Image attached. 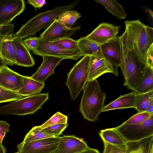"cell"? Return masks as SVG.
<instances>
[{
  "instance_id": "obj_31",
  "label": "cell",
  "mask_w": 153,
  "mask_h": 153,
  "mask_svg": "<svg viewBox=\"0 0 153 153\" xmlns=\"http://www.w3.org/2000/svg\"><path fill=\"white\" fill-rule=\"evenodd\" d=\"M52 42L65 50H79L77 40H74L70 37L64 38Z\"/></svg>"
},
{
  "instance_id": "obj_14",
  "label": "cell",
  "mask_w": 153,
  "mask_h": 153,
  "mask_svg": "<svg viewBox=\"0 0 153 153\" xmlns=\"http://www.w3.org/2000/svg\"><path fill=\"white\" fill-rule=\"evenodd\" d=\"M111 73L118 75V69H116L104 57L98 58L91 56L88 70V81L96 79L106 73Z\"/></svg>"
},
{
  "instance_id": "obj_28",
  "label": "cell",
  "mask_w": 153,
  "mask_h": 153,
  "mask_svg": "<svg viewBox=\"0 0 153 153\" xmlns=\"http://www.w3.org/2000/svg\"><path fill=\"white\" fill-rule=\"evenodd\" d=\"M81 16V13L77 11L69 10L61 13L56 19L59 22L67 28L70 29Z\"/></svg>"
},
{
  "instance_id": "obj_33",
  "label": "cell",
  "mask_w": 153,
  "mask_h": 153,
  "mask_svg": "<svg viewBox=\"0 0 153 153\" xmlns=\"http://www.w3.org/2000/svg\"><path fill=\"white\" fill-rule=\"evenodd\" d=\"M68 117L62 113H55L48 120L40 126L42 129L51 125L59 123H67Z\"/></svg>"
},
{
  "instance_id": "obj_19",
  "label": "cell",
  "mask_w": 153,
  "mask_h": 153,
  "mask_svg": "<svg viewBox=\"0 0 153 153\" xmlns=\"http://www.w3.org/2000/svg\"><path fill=\"white\" fill-rule=\"evenodd\" d=\"M77 41L79 50L83 56L88 55L98 58L104 57L100 45L85 37L80 38Z\"/></svg>"
},
{
  "instance_id": "obj_8",
  "label": "cell",
  "mask_w": 153,
  "mask_h": 153,
  "mask_svg": "<svg viewBox=\"0 0 153 153\" xmlns=\"http://www.w3.org/2000/svg\"><path fill=\"white\" fill-rule=\"evenodd\" d=\"M33 53L42 56H51L57 57L63 60L72 59L77 60L83 56L79 50H65L52 42L45 41L38 37L36 47L32 51Z\"/></svg>"
},
{
  "instance_id": "obj_46",
  "label": "cell",
  "mask_w": 153,
  "mask_h": 153,
  "mask_svg": "<svg viewBox=\"0 0 153 153\" xmlns=\"http://www.w3.org/2000/svg\"><path fill=\"white\" fill-rule=\"evenodd\" d=\"M3 42H0V58L1 59H2V60H3V59H2L1 56V47H2Z\"/></svg>"
},
{
  "instance_id": "obj_6",
  "label": "cell",
  "mask_w": 153,
  "mask_h": 153,
  "mask_svg": "<svg viewBox=\"0 0 153 153\" xmlns=\"http://www.w3.org/2000/svg\"><path fill=\"white\" fill-rule=\"evenodd\" d=\"M91 56H85L67 74L65 85L68 88L72 100H75L88 81V70Z\"/></svg>"
},
{
  "instance_id": "obj_45",
  "label": "cell",
  "mask_w": 153,
  "mask_h": 153,
  "mask_svg": "<svg viewBox=\"0 0 153 153\" xmlns=\"http://www.w3.org/2000/svg\"><path fill=\"white\" fill-rule=\"evenodd\" d=\"M0 153H6V150L2 144H0Z\"/></svg>"
},
{
  "instance_id": "obj_21",
  "label": "cell",
  "mask_w": 153,
  "mask_h": 153,
  "mask_svg": "<svg viewBox=\"0 0 153 153\" xmlns=\"http://www.w3.org/2000/svg\"><path fill=\"white\" fill-rule=\"evenodd\" d=\"M99 135L104 143L126 149L127 142L114 128L102 130Z\"/></svg>"
},
{
  "instance_id": "obj_29",
  "label": "cell",
  "mask_w": 153,
  "mask_h": 153,
  "mask_svg": "<svg viewBox=\"0 0 153 153\" xmlns=\"http://www.w3.org/2000/svg\"><path fill=\"white\" fill-rule=\"evenodd\" d=\"M40 126L33 127L26 134L23 142H26L39 140L43 138L52 137L42 131Z\"/></svg>"
},
{
  "instance_id": "obj_44",
  "label": "cell",
  "mask_w": 153,
  "mask_h": 153,
  "mask_svg": "<svg viewBox=\"0 0 153 153\" xmlns=\"http://www.w3.org/2000/svg\"><path fill=\"white\" fill-rule=\"evenodd\" d=\"M6 134V133L5 132L0 130V144H2L3 139L5 136Z\"/></svg>"
},
{
  "instance_id": "obj_35",
  "label": "cell",
  "mask_w": 153,
  "mask_h": 153,
  "mask_svg": "<svg viewBox=\"0 0 153 153\" xmlns=\"http://www.w3.org/2000/svg\"><path fill=\"white\" fill-rule=\"evenodd\" d=\"M14 27V25L10 23L5 25H0V42H3L9 34L13 33Z\"/></svg>"
},
{
  "instance_id": "obj_36",
  "label": "cell",
  "mask_w": 153,
  "mask_h": 153,
  "mask_svg": "<svg viewBox=\"0 0 153 153\" xmlns=\"http://www.w3.org/2000/svg\"><path fill=\"white\" fill-rule=\"evenodd\" d=\"M38 40V37H29L23 40V42L30 51H33L36 48Z\"/></svg>"
},
{
  "instance_id": "obj_18",
  "label": "cell",
  "mask_w": 153,
  "mask_h": 153,
  "mask_svg": "<svg viewBox=\"0 0 153 153\" xmlns=\"http://www.w3.org/2000/svg\"><path fill=\"white\" fill-rule=\"evenodd\" d=\"M12 43L15 51L16 65L26 67L33 66L35 61L22 39L13 36Z\"/></svg>"
},
{
  "instance_id": "obj_26",
  "label": "cell",
  "mask_w": 153,
  "mask_h": 153,
  "mask_svg": "<svg viewBox=\"0 0 153 153\" xmlns=\"http://www.w3.org/2000/svg\"><path fill=\"white\" fill-rule=\"evenodd\" d=\"M102 4L112 15L120 19H124L126 13L122 5L115 0H95Z\"/></svg>"
},
{
  "instance_id": "obj_32",
  "label": "cell",
  "mask_w": 153,
  "mask_h": 153,
  "mask_svg": "<svg viewBox=\"0 0 153 153\" xmlns=\"http://www.w3.org/2000/svg\"><path fill=\"white\" fill-rule=\"evenodd\" d=\"M67 123H59L51 125L42 129L44 132L53 137H58L68 126Z\"/></svg>"
},
{
  "instance_id": "obj_42",
  "label": "cell",
  "mask_w": 153,
  "mask_h": 153,
  "mask_svg": "<svg viewBox=\"0 0 153 153\" xmlns=\"http://www.w3.org/2000/svg\"><path fill=\"white\" fill-rule=\"evenodd\" d=\"M146 111L151 114H153V100L150 101Z\"/></svg>"
},
{
  "instance_id": "obj_37",
  "label": "cell",
  "mask_w": 153,
  "mask_h": 153,
  "mask_svg": "<svg viewBox=\"0 0 153 153\" xmlns=\"http://www.w3.org/2000/svg\"><path fill=\"white\" fill-rule=\"evenodd\" d=\"M153 44L149 49L147 53L146 64V66L153 68Z\"/></svg>"
},
{
  "instance_id": "obj_5",
  "label": "cell",
  "mask_w": 153,
  "mask_h": 153,
  "mask_svg": "<svg viewBox=\"0 0 153 153\" xmlns=\"http://www.w3.org/2000/svg\"><path fill=\"white\" fill-rule=\"evenodd\" d=\"M48 99V93L26 97L0 106V114L21 116L33 114L40 109Z\"/></svg>"
},
{
  "instance_id": "obj_24",
  "label": "cell",
  "mask_w": 153,
  "mask_h": 153,
  "mask_svg": "<svg viewBox=\"0 0 153 153\" xmlns=\"http://www.w3.org/2000/svg\"><path fill=\"white\" fill-rule=\"evenodd\" d=\"M13 34H9L4 39L1 51L2 59L10 65H16L15 51L12 43Z\"/></svg>"
},
{
  "instance_id": "obj_10",
  "label": "cell",
  "mask_w": 153,
  "mask_h": 153,
  "mask_svg": "<svg viewBox=\"0 0 153 153\" xmlns=\"http://www.w3.org/2000/svg\"><path fill=\"white\" fill-rule=\"evenodd\" d=\"M80 26L68 28L55 19L47 28L42 33L39 38L43 40L53 42L62 39L69 38L79 30Z\"/></svg>"
},
{
  "instance_id": "obj_17",
  "label": "cell",
  "mask_w": 153,
  "mask_h": 153,
  "mask_svg": "<svg viewBox=\"0 0 153 153\" xmlns=\"http://www.w3.org/2000/svg\"><path fill=\"white\" fill-rule=\"evenodd\" d=\"M41 65L36 71L30 77L42 83L48 77L55 73L54 69L62 59L60 58L51 56H44Z\"/></svg>"
},
{
  "instance_id": "obj_23",
  "label": "cell",
  "mask_w": 153,
  "mask_h": 153,
  "mask_svg": "<svg viewBox=\"0 0 153 153\" xmlns=\"http://www.w3.org/2000/svg\"><path fill=\"white\" fill-rule=\"evenodd\" d=\"M23 80V87L17 92L24 97L40 93L45 86V83L37 81L30 77L24 76Z\"/></svg>"
},
{
  "instance_id": "obj_4",
  "label": "cell",
  "mask_w": 153,
  "mask_h": 153,
  "mask_svg": "<svg viewBox=\"0 0 153 153\" xmlns=\"http://www.w3.org/2000/svg\"><path fill=\"white\" fill-rule=\"evenodd\" d=\"M79 3L77 0L69 5L40 13L29 20L13 36L22 39L34 35L40 30L48 27L61 13L73 9Z\"/></svg>"
},
{
  "instance_id": "obj_2",
  "label": "cell",
  "mask_w": 153,
  "mask_h": 153,
  "mask_svg": "<svg viewBox=\"0 0 153 153\" xmlns=\"http://www.w3.org/2000/svg\"><path fill=\"white\" fill-rule=\"evenodd\" d=\"M83 90L79 111L85 119L95 121L104 107L106 94L101 91L96 79L88 81Z\"/></svg>"
},
{
  "instance_id": "obj_13",
  "label": "cell",
  "mask_w": 153,
  "mask_h": 153,
  "mask_svg": "<svg viewBox=\"0 0 153 153\" xmlns=\"http://www.w3.org/2000/svg\"><path fill=\"white\" fill-rule=\"evenodd\" d=\"M89 146L85 142L74 135L59 137L58 145L52 153H79Z\"/></svg>"
},
{
  "instance_id": "obj_27",
  "label": "cell",
  "mask_w": 153,
  "mask_h": 153,
  "mask_svg": "<svg viewBox=\"0 0 153 153\" xmlns=\"http://www.w3.org/2000/svg\"><path fill=\"white\" fill-rule=\"evenodd\" d=\"M153 100V91L136 94L134 108L138 112L146 111L150 101Z\"/></svg>"
},
{
  "instance_id": "obj_39",
  "label": "cell",
  "mask_w": 153,
  "mask_h": 153,
  "mask_svg": "<svg viewBox=\"0 0 153 153\" xmlns=\"http://www.w3.org/2000/svg\"><path fill=\"white\" fill-rule=\"evenodd\" d=\"M110 145V153H126V149Z\"/></svg>"
},
{
  "instance_id": "obj_40",
  "label": "cell",
  "mask_w": 153,
  "mask_h": 153,
  "mask_svg": "<svg viewBox=\"0 0 153 153\" xmlns=\"http://www.w3.org/2000/svg\"><path fill=\"white\" fill-rule=\"evenodd\" d=\"M10 126V124L7 122L3 120H0V130L6 133L9 131Z\"/></svg>"
},
{
  "instance_id": "obj_1",
  "label": "cell",
  "mask_w": 153,
  "mask_h": 153,
  "mask_svg": "<svg viewBox=\"0 0 153 153\" xmlns=\"http://www.w3.org/2000/svg\"><path fill=\"white\" fill-rule=\"evenodd\" d=\"M120 38L121 51L120 67L124 77L123 85L133 91L142 77L146 64L138 56L125 30Z\"/></svg>"
},
{
  "instance_id": "obj_49",
  "label": "cell",
  "mask_w": 153,
  "mask_h": 153,
  "mask_svg": "<svg viewBox=\"0 0 153 153\" xmlns=\"http://www.w3.org/2000/svg\"><path fill=\"white\" fill-rule=\"evenodd\" d=\"M15 153H19V152H15Z\"/></svg>"
},
{
  "instance_id": "obj_11",
  "label": "cell",
  "mask_w": 153,
  "mask_h": 153,
  "mask_svg": "<svg viewBox=\"0 0 153 153\" xmlns=\"http://www.w3.org/2000/svg\"><path fill=\"white\" fill-rule=\"evenodd\" d=\"M23 0H0V25L10 24L24 10Z\"/></svg>"
},
{
  "instance_id": "obj_43",
  "label": "cell",
  "mask_w": 153,
  "mask_h": 153,
  "mask_svg": "<svg viewBox=\"0 0 153 153\" xmlns=\"http://www.w3.org/2000/svg\"><path fill=\"white\" fill-rule=\"evenodd\" d=\"M104 149L103 153H110V145L106 143H104Z\"/></svg>"
},
{
  "instance_id": "obj_16",
  "label": "cell",
  "mask_w": 153,
  "mask_h": 153,
  "mask_svg": "<svg viewBox=\"0 0 153 153\" xmlns=\"http://www.w3.org/2000/svg\"><path fill=\"white\" fill-rule=\"evenodd\" d=\"M103 57L116 69L120 67L121 51L120 36L100 45Z\"/></svg>"
},
{
  "instance_id": "obj_22",
  "label": "cell",
  "mask_w": 153,
  "mask_h": 153,
  "mask_svg": "<svg viewBox=\"0 0 153 153\" xmlns=\"http://www.w3.org/2000/svg\"><path fill=\"white\" fill-rule=\"evenodd\" d=\"M153 135L136 141L127 142L126 153H149Z\"/></svg>"
},
{
  "instance_id": "obj_47",
  "label": "cell",
  "mask_w": 153,
  "mask_h": 153,
  "mask_svg": "<svg viewBox=\"0 0 153 153\" xmlns=\"http://www.w3.org/2000/svg\"><path fill=\"white\" fill-rule=\"evenodd\" d=\"M148 11L149 12V13L151 15V17L152 18V19H153V11H152L151 10V9H149V10H148Z\"/></svg>"
},
{
  "instance_id": "obj_3",
  "label": "cell",
  "mask_w": 153,
  "mask_h": 153,
  "mask_svg": "<svg viewBox=\"0 0 153 153\" xmlns=\"http://www.w3.org/2000/svg\"><path fill=\"white\" fill-rule=\"evenodd\" d=\"M125 30L135 51L140 60L146 63L147 51L153 44V29L140 20L125 22Z\"/></svg>"
},
{
  "instance_id": "obj_30",
  "label": "cell",
  "mask_w": 153,
  "mask_h": 153,
  "mask_svg": "<svg viewBox=\"0 0 153 153\" xmlns=\"http://www.w3.org/2000/svg\"><path fill=\"white\" fill-rule=\"evenodd\" d=\"M24 97L17 92L13 91L0 86V103L16 100Z\"/></svg>"
},
{
  "instance_id": "obj_34",
  "label": "cell",
  "mask_w": 153,
  "mask_h": 153,
  "mask_svg": "<svg viewBox=\"0 0 153 153\" xmlns=\"http://www.w3.org/2000/svg\"><path fill=\"white\" fill-rule=\"evenodd\" d=\"M153 114L146 111L137 112L123 123L128 125L140 123L144 121Z\"/></svg>"
},
{
  "instance_id": "obj_20",
  "label": "cell",
  "mask_w": 153,
  "mask_h": 153,
  "mask_svg": "<svg viewBox=\"0 0 153 153\" xmlns=\"http://www.w3.org/2000/svg\"><path fill=\"white\" fill-rule=\"evenodd\" d=\"M136 93L134 92L120 96L117 99L104 106L102 112L118 109L134 108Z\"/></svg>"
},
{
  "instance_id": "obj_41",
  "label": "cell",
  "mask_w": 153,
  "mask_h": 153,
  "mask_svg": "<svg viewBox=\"0 0 153 153\" xmlns=\"http://www.w3.org/2000/svg\"><path fill=\"white\" fill-rule=\"evenodd\" d=\"M79 153H100L97 150L91 148L90 147L88 148L85 150L80 152Z\"/></svg>"
},
{
  "instance_id": "obj_38",
  "label": "cell",
  "mask_w": 153,
  "mask_h": 153,
  "mask_svg": "<svg viewBox=\"0 0 153 153\" xmlns=\"http://www.w3.org/2000/svg\"><path fill=\"white\" fill-rule=\"evenodd\" d=\"M27 2L33 6L35 8H40L46 3L45 0H28Z\"/></svg>"
},
{
  "instance_id": "obj_48",
  "label": "cell",
  "mask_w": 153,
  "mask_h": 153,
  "mask_svg": "<svg viewBox=\"0 0 153 153\" xmlns=\"http://www.w3.org/2000/svg\"><path fill=\"white\" fill-rule=\"evenodd\" d=\"M153 143L151 145V148L150 150L149 153H153Z\"/></svg>"
},
{
  "instance_id": "obj_25",
  "label": "cell",
  "mask_w": 153,
  "mask_h": 153,
  "mask_svg": "<svg viewBox=\"0 0 153 153\" xmlns=\"http://www.w3.org/2000/svg\"><path fill=\"white\" fill-rule=\"evenodd\" d=\"M152 91H153V68L146 66L141 80L133 92L140 94Z\"/></svg>"
},
{
  "instance_id": "obj_15",
  "label": "cell",
  "mask_w": 153,
  "mask_h": 153,
  "mask_svg": "<svg viewBox=\"0 0 153 153\" xmlns=\"http://www.w3.org/2000/svg\"><path fill=\"white\" fill-rule=\"evenodd\" d=\"M24 76L4 65L0 69V86L17 92L23 87Z\"/></svg>"
},
{
  "instance_id": "obj_9",
  "label": "cell",
  "mask_w": 153,
  "mask_h": 153,
  "mask_svg": "<svg viewBox=\"0 0 153 153\" xmlns=\"http://www.w3.org/2000/svg\"><path fill=\"white\" fill-rule=\"evenodd\" d=\"M59 137H51L38 140L24 142L17 146L20 153H52L56 148Z\"/></svg>"
},
{
  "instance_id": "obj_7",
  "label": "cell",
  "mask_w": 153,
  "mask_h": 153,
  "mask_svg": "<svg viewBox=\"0 0 153 153\" xmlns=\"http://www.w3.org/2000/svg\"><path fill=\"white\" fill-rule=\"evenodd\" d=\"M126 142L136 141L153 135V114L140 123H122L114 128Z\"/></svg>"
},
{
  "instance_id": "obj_12",
  "label": "cell",
  "mask_w": 153,
  "mask_h": 153,
  "mask_svg": "<svg viewBox=\"0 0 153 153\" xmlns=\"http://www.w3.org/2000/svg\"><path fill=\"white\" fill-rule=\"evenodd\" d=\"M119 27V26L103 22L85 37L100 45L116 38Z\"/></svg>"
}]
</instances>
